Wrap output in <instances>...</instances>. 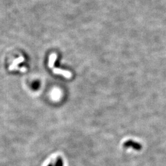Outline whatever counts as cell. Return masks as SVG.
I'll return each instance as SVG.
<instances>
[{"label": "cell", "mask_w": 166, "mask_h": 166, "mask_svg": "<svg viewBox=\"0 0 166 166\" xmlns=\"http://www.w3.org/2000/svg\"><path fill=\"white\" fill-rule=\"evenodd\" d=\"M24 57H20L16 59H15L13 62V63L12 65H10L9 67V70H20L22 72H25L27 71V68L25 67H22V68H19L17 67V65L19 64L20 63L24 61Z\"/></svg>", "instance_id": "1"}, {"label": "cell", "mask_w": 166, "mask_h": 166, "mask_svg": "<svg viewBox=\"0 0 166 166\" xmlns=\"http://www.w3.org/2000/svg\"><path fill=\"white\" fill-rule=\"evenodd\" d=\"M53 71L54 73L57 74V75H63L64 77H65L67 79H70L72 76V74L68 71L67 70H64L60 68H53Z\"/></svg>", "instance_id": "2"}, {"label": "cell", "mask_w": 166, "mask_h": 166, "mask_svg": "<svg viewBox=\"0 0 166 166\" xmlns=\"http://www.w3.org/2000/svg\"><path fill=\"white\" fill-rule=\"evenodd\" d=\"M56 59H57V55L56 54H53L50 56L49 60V67L50 68L53 69Z\"/></svg>", "instance_id": "3"}, {"label": "cell", "mask_w": 166, "mask_h": 166, "mask_svg": "<svg viewBox=\"0 0 166 166\" xmlns=\"http://www.w3.org/2000/svg\"><path fill=\"white\" fill-rule=\"evenodd\" d=\"M56 166H63V162L61 159H58L56 164Z\"/></svg>", "instance_id": "4"}, {"label": "cell", "mask_w": 166, "mask_h": 166, "mask_svg": "<svg viewBox=\"0 0 166 166\" xmlns=\"http://www.w3.org/2000/svg\"><path fill=\"white\" fill-rule=\"evenodd\" d=\"M47 166H54L53 165V164H49Z\"/></svg>", "instance_id": "5"}]
</instances>
